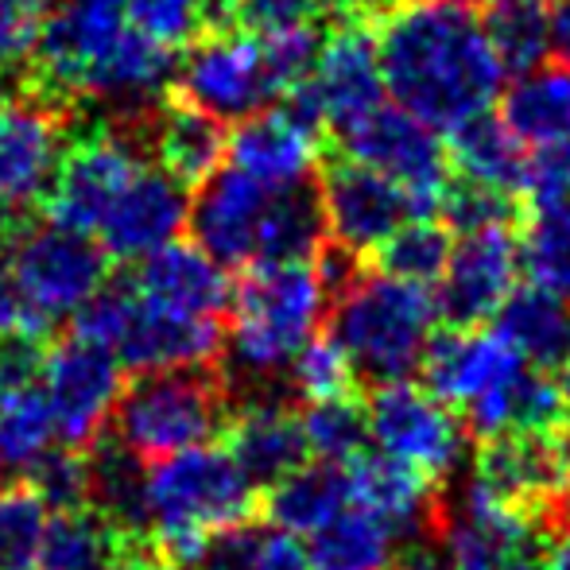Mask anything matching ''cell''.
Masks as SVG:
<instances>
[{
    "label": "cell",
    "instance_id": "6da1fadb",
    "mask_svg": "<svg viewBox=\"0 0 570 570\" xmlns=\"http://www.w3.org/2000/svg\"><path fill=\"white\" fill-rule=\"evenodd\" d=\"M384 90L431 128L485 114L501 94L504 67L470 0H396L373 16Z\"/></svg>",
    "mask_w": 570,
    "mask_h": 570
},
{
    "label": "cell",
    "instance_id": "7a4b0ae2",
    "mask_svg": "<svg viewBox=\"0 0 570 570\" xmlns=\"http://www.w3.org/2000/svg\"><path fill=\"white\" fill-rule=\"evenodd\" d=\"M256 509V485L233 454L218 446H195L148 470L151 540L171 570H195L214 535L248 524Z\"/></svg>",
    "mask_w": 570,
    "mask_h": 570
},
{
    "label": "cell",
    "instance_id": "3957f363",
    "mask_svg": "<svg viewBox=\"0 0 570 570\" xmlns=\"http://www.w3.org/2000/svg\"><path fill=\"white\" fill-rule=\"evenodd\" d=\"M331 303L311 261H256L233 284L229 365L237 376H272L315 338Z\"/></svg>",
    "mask_w": 570,
    "mask_h": 570
},
{
    "label": "cell",
    "instance_id": "277c9868",
    "mask_svg": "<svg viewBox=\"0 0 570 570\" xmlns=\"http://www.w3.org/2000/svg\"><path fill=\"white\" fill-rule=\"evenodd\" d=\"M435 318L439 303L428 287L365 268L334 299L331 334L345 345L361 376L392 384L420 368Z\"/></svg>",
    "mask_w": 570,
    "mask_h": 570
},
{
    "label": "cell",
    "instance_id": "5b68a950",
    "mask_svg": "<svg viewBox=\"0 0 570 570\" xmlns=\"http://www.w3.org/2000/svg\"><path fill=\"white\" fill-rule=\"evenodd\" d=\"M233 415V392L210 368L140 373L114 412V435L144 462L195 451L218 439Z\"/></svg>",
    "mask_w": 570,
    "mask_h": 570
},
{
    "label": "cell",
    "instance_id": "8992f818",
    "mask_svg": "<svg viewBox=\"0 0 570 570\" xmlns=\"http://www.w3.org/2000/svg\"><path fill=\"white\" fill-rule=\"evenodd\" d=\"M144 151L148 136L140 120H98L82 128L43 198L47 222L75 233H101L117 198L148 167Z\"/></svg>",
    "mask_w": 570,
    "mask_h": 570
},
{
    "label": "cell",
    "instance_id": "52a82bcc",
    "mask_svg": "<svg viewBox=\"0 0 570 570\" xmlns=\"http://www.w3.org/2000/svg\"><path fill=\"white\" fill-rule=\"evenodd\" d=\"M12 272L28 307L31 338H43L55 323L75 318L109 284V253L90 233L47 222L20 233L12 245Z\"/></svg>",
    "mask_w": 570,
    "mask_h": 570
},
{
    "label": "cell",
    "instance_id": "ba28073f",
    "mask_svg": "<svg viewBox=\"0 0 570 570\" xmlns=\"http://www.w3.org/2000/svg\"><path fill=\"white\" fill-rule=\"evenodd\" d=\"M381 98L384 75L373 20L357 12H342L326 31L311 78H303L295 90L284 94V109L315 132H323V128L345 132L361 117L381 109Z\"/></svg>",
    "mask_w": 570,
    "mask_h": 570
},
{
    "label": "cell",
    "instance_id": "9c48e42d",
    "mask_svg": "<svg viewBox=\"0 0 570 570\" xmlns=\"http://www.w3.org/2000/svg\"><path fill=\"white\" fill-rule=\"evenodd\" d=\"M431 535L454 570H548L543 520L493 501L478 485L439 493Z\"/></svg>",
    "mask_w": 570,
    "mask_h": 570
},
{
    "label": "cell",
    "instance_id": "30bf717a",
    "mask_svg": "<svg viewBox=\"0 0 570 570\" xmlns=\"http://www.w3.org/2000/svg\"><path fill=\"white\" fill-rule=\"evenodd\" d=\"M128 28L132 23L120 0H62L47 20L36 59L23 70V86H31L28 98L70 117L82 106L86 82L98 62Z\"/></svg>",
    "mask_w": 570,
    "mask_h": 570
},
{
    "label": "cell",
    "instance_id": "8fae6325",
    "mask_svg": "<svg viewBox=\"0 0 570 570\" xmlns=\"http://www.w3.org/2000/svg\"><path fill=\"white\" fill-rule=\"evenodd\" d=\"M338 140L342 156H350L361 167H373L384 179L404 187V195L412 198V218H439L454 171L446 148L435 140V128L400 106H381L338 132Z\"/></svg>",
    "mask_w": 570,
    "mask_h": 570
},
{
    "label": "cell",
    "instance_id": "7c38bea8",
    "mask_svg": "<svg viewBox=\"0 0 570 570\" xmlns=\"http://www.w3.org/2000/svg\"><path fill=\"white\" fill-rule=\"evenodd\" d=\"M171 98L203 109L214 120H248L279 98V86L264 62L256 36L237 28H218L203 36L175 70Z\"/></svg>",
    "mask_w": 570,
    "mask_h": 570
},
{
    "label": "cell",
    "instance_id": "4fadbf2b",
    "mask_svg": "<svg viewBox=\"0 0 570 570\" xmlns=\"http://www.w3.org/2000/svg\"><path fill=\"white\" fill-rule=\"evenodd\" d=\"M120 368L125 365L117 361V353L78 338V334L55 342L43 353L39 389L51 404L62 446L90 451L106 435V423H114V412L120 396H125V373Z\"/></svg>",
    "mask_w": 570,
    "mask_h": 570
},
{
    "label": "cell",
    "instance_id": "5bb4252c",
    "mask_svg": "<svg viewBox=\"0 0 570 570\" xmlns=\"http://www.w3.org/2000/svg\"><path fill=\"white\" fill-rule=\"evenodd\" d=\"M365 407L368 435L381 443V454L412 465L431 481L446 478L454 470L458 454H462L465 428L454 420L451 407L431 396L423 384H376Z\"/></svg>",
    "mask_w": 570,
    "mask_h": 570
},
{
    "label": "cell",
    "instance_id": "9a60e30c",
    "mask_svg": "<svg viewBox=\"0 0 570 570\" xmlns=\"http://www.w3.org/2000/svg\"><path fill=\"white\" fill-rule=\"evenodd\" d=\"M318 198H323L326 233L334 245L350 248L365 261L384 237H392L412 214V198L404 187L384 179L373 167L353 164L350 156H331L318 175Z\"/></svg>",
    "mask_w": 570,
    "mask_h": 570
},
{
    "label": "cell",
    "instance_id": "2e32d148",
    "mask_svg": "<svg viewBox=\"0 0 570 570\" xmlns=\"http://www.w3.org/2000/svg\"><path fill=\"white\" fill-rule=\"evenodd\" d=\"M520 268V226H497L470 233L454 248L446 276L439 279V318L454 331H478L485 318L517 292Z\"/></svg>",
    "mask_w": 570,
    "mask_h": 570
},
{
    "label": "cell",
    "instance_id": "e0dca14e",
    "mask_svg": "<svg viewBox=\"0 0 570 570\" xmlns=\"http://www.w3.org/2000/svg\"><path fill=\"white\" fill-rule=\"evenodd\" d=\"M67 114L36 98L0 106V210L23 214L43 203L67 156Z\"/></svg>",
    "mask_w": 570,
    "mask_h": 570
},
{
    "label": "cell",
    "instance_id": "ac0fdd59",
    "mask_svg": "<svg viewBox=\"0 0 570 570\" xmlns=\"http://www.w3.org/2000/svg\"><path fill=\"white\" fill-rule=\"evenodd\" d=\"M517 373L520 353L501 334L485 331H454V326H446V331L431 334L428 350L420 357L423 389L435 400H443L451 412H465V407L478 404L493 389H501Z\"/></svg>",
    "mask_w": 570,
    "mask_h": 570
},
{
    "label": "cell",
    "instance_id": "d6986e66",
    "mask_svg": "<svg viewBox=\"0 0 570 570\" xmlns=\"http://www.w3.org/2000/svg\"><path fill=\"white\" fill-rule=\"evenodd\" d=\"M183 226H190V198L179 179L164 167H144L128 190L117 198L114 214L101 226V248L117 261H136L159 253L179 240Z\"/></svg>",
    "mask_w": 570,
    "mask_h": 570
},
{
    "label": "cell",
    "instance_id": "ffe728a7",
    "mask_svg": "<svg viewBox=\"0 0 570 570\" xmlns=\"http://www.w3.org/2000/svg\"><path fill=\"white\" fill-rule=\"evenodd\" d=\"M229 167L264 187L268 195L307 187L318 164V132L295 120L287 109H264V114L240 120L229 132Z\"/></svg>",
    "mask_w": 570,
    "mask_h": 570
},
{
    "label": "cell",
    "instance_id": "44dd1931",
    "mask_svg": "<svg viewBox=\"0 0 570 570\" xmlns=\"http://www.w3.org/2000/svg\"><path fill=\"white\" fill-rule=\"evenodd\" d=\"M140 295V292H136ZM226 353L222 323L187 318L148 303L140 295L125 338L117 345V361L132 373H171V368H210Z\"/></svg>",
    "mask_w": 570,
    "mask_h": 570
},
{
    "label": "cell",
    "instance_id": "7402d4cb",
    "mask_svg": "<svg viewBox=\"0 0 570 570\" xmlns=\"http://www.w3.org/2000/svg\"><path fill=\"white\" fill-rule=\"evenodd\" d=\"M128 279L148 303L187 318L222 323V315L233 307V284L226 268L187 240H171L159 253L144 256Z\"/></svg>",
    "mask_w": 570,
    "mask_h": 570
},
{
    "label": "cell",
    "instance_id": "603a6c76",
    "mask_svg": "<svg viewBox=\"0 0 570 570\" xmlns=\"http://www.w3.org/2000/svg\"><path fill=\"white\" fill-rule=\"evenodd\" d=\"M268 190L256 187L248 175L222 167L218 175L203 183L195 206H190V233L206 256L226 268V264H253L261 222L268 210Z\"/></svg>",
    "mask_w": 570,
    "mask_h": 570
},
{
    "label": "cell",
    "instance_id": "cb8c5ba5",
    "mask_svg": "<svg viewBox=\"0 0 570 570\" xmlns=\"http://www.w3.org/2000/svg\"><path fill=\"white\" fill-rule=\"evenodd\" d=\"M229 454L253 485H276L287 473H295L307 462V435H303V415L287 400L248 396L233 404L226 423Z\"/></svg>",
    "mask_w": 570,
    "mask_h": 570
},
{
    "label": "cell",
    "instance_id": "d4e9b609",
    "mask_svg": "<svg viewBox=\"0 0 570 570\" xmlns=\"http://www.w3.org/2000/svg\"><path fill=\"white\" fill-rule=\"evenodd\" d=\"M345 478H350V504L381 520L396 540L435 528L439 489L412 465L389 454H361L350 462Z\"/></svg>",
    "mask_w": 570,
    "mask_h": 570
},
{
    "label": "cell",
    "instance_id": "484cf974",
    "mask_svg": "<svg viewBox=\"0 0 570 570\" xmlns=\"http://www.w3.org/2000/svg\"><path fill=\"white\" fill-rule=\"evenodd\" d=\"M144 136L159 167L183 187H203L210 175L222 171V159L229 156V136L222 120L179 98H167L159 109H151Z\"/></svg>",
    "mask_w": 570,
    "mask_h": 570
},
{
    "label": "cell",
    "instance_id": "4316f807",
    "mask_svg": "<svg viewBox=\"0 0 570 570\" xmlns=\"http://www.w3.org/2000/svg\"><path fill=\"white\" fill-rule=\"evenodd\" d=\"M465 431L473 439L509 435V431H559L563 428V384L543 368H520L517 376L465 407Z\"/></svg>",
    "mask_w": 570,
    "mask_h": 570
},
{
    "label": "cell",
    "instance_id": "83f0119b",
    "mask_svg": "<svg viewBox=\"0 0 570 570\" xmlns=\"http://www.w3.org/2000/svg\"><path fill=\"white\" fill-rule=\"evenodd\" d=\"M497 334L532 368L563 373L570 365V303L535 284L517 287L497 311Z\"/></svg>",
    "mask_w": 570,
    "mask_h": 570
},
{
    "label": "cell",
    "instance_id": "f1b7e54d",
    "mask_svg": "<svg viewBox=\"0 0 570 570\" xmlns=\"http://www.w3.org/2000/svg\"><path fill=\"white\" fill-rule=\"evenodd\" d=\"M345 509H350V478L342 465L331 462L299 465L261 497V512L268 517V524L292 535H315Z\"/></svg>",
    "mask_w": 570,
    "mask_h": 570
},
{
    "label": "cell",
    "instance_id": "f546056e",
    "mask_svg": "<svg viewBox=\"0 0 570 570\" xmlns=\"http://www.w3.org/2000/svg\"><path fill=\"white\" fill-rule=\"evenodd\" d=\"M86 462H90V509L101 512L120 535H151L144 458L128 451L117 435H101L86 451Z\"/></svg>",
    "mask_w": 570,
    "mask_h": 570
},
{
    "label": "cell",
    "instance_id": "4dcf8cb0",
    "mask_svg": "<svg viewBox=\"0 0 570 570\" xmlns=\"http://www.w3.org/2000/svg\"><path fill=\"white\" fill-rule=\"evenodd\" d=\"M446 159H451V171L458 179L485 183V187L509 190V195L520 198L528 159L520 151V140L509 132V125L489 109L451 128Z\"/></svg>",
    "mask_w": 570,
    "mask_h": 570
},
{
    "label": "cell",
    "instance_id": "1f68e13d",
    "mask_svg": "<svg viewBox=\"0 0 570 570\" xmlns=\"http://www.w3.org/2000/svg\"><path fill=\"white\" fill-rule=\"evenodd\" d=\"M501 120L509 132L535 148L570 140V67H540L504 94Z\"/></svg>",
    "mask_w": 570,
    "mask_h": 570
},
{
    "label": "cell",
    "instance_id": "d6a6232c",
    "mask_svg": "<svg viewBox=\"0 0 570 570\" xmlns=\"http://www.w3.org/2000/svg\"><path fill=\"white\" fill-rule=\"evenodd\" d=\"M551 20L556 12L548 8V0H485L481 4V28L504 75L524 78L540 70L551 47Z\"/></svg>",
    "mask_w": 570,
    "mask_h": 570
},
{
    "label": "cell",
    "instance_id": "836d02e7",
    "mask_svg": "<svg viewBox=\"0 0 570 570\" xmlns=\"http://www.w3.org/2000/svg\"><path fill=\"white\" fill-rule=\"evenodd\" d=\"M311 570H392L396 567V535L350 504L345 512L311 535Z\"/></svg>",
    "mask_w": 570,
    "mask_h": 570
},
{
    "label": "cell",
    "instance_id": "e575fe53",
    "mask_svg": "<svg viewBox=\"0 0 570 570\" xmlns=\"http://www.w3.org/2000/svg\"><path fill=\"white\" fill-rule=\"evenodd\" d=\"M326 240H331V233H326L323 198L307 183V187L268 198L261 240H256V261H318Z\"/></svg>",
    "mask_w": 570,
    "mask_h": 570
},
{
    "label": "cell",
    "instance_id": "d590c367",
    "mask_svg": "<svg viewBox=\"0 0 570 570\" xmlns=\"http://www.w3.org/2000/svg\"><path fill=\"white\" fill-rule=\"evenodd\" d=\"M451 256H454V245H451L446 222L412 218L365 256V268L381 272V276H392V279H404V284L428 287L446 276Z\"/></svg>",
    "mask_w": 570,
    "mask_h": 570
},
{
    "label": "cell",
    "instance_id": "8d00e7d4",
    "mask_svg": "<svg viewBox=\"0 0 570 570\" xmlns=\"http://www.w3.org/2000/svg\"><path fill=\"white\" fill-rule=\"evenodd\" d=\"M55 415L39 384H20L0 396V473L28 478L55 451Z\"/></svg>",
    "mask_w": 570,
    "mask_h": 570
},
{
    "label": "cell",
    "instance_id": "74e56055",
    "mask_svg": "<svg viewBox=\"0 0 570 570\" xmlns=\"http://www.w3.org/2000/svg\"><path fill=\"white\" fill-rule=\"evenodd\" d=\"M120 540L125 535L94 509L55 512L36 570H109Z\"/></svg>",
    "mask_w": 570,
    "mask_h": 570
},
{
    "label": "cell",
    "instance_id": "f35d334b",
    "mask_svg": "<svg viewBox=\"0 0 570 570\" xmlns=\"http://www.w3.org/2000/svg\"><path fill=\"white\" fill-rule=\"evenodd\" d=\"M520 264L543 292L570 303V203L528 210L520 222Z\"/></svg>",
    "mask_w": 570,
    "mask_h": 570
},
{
    "label": "cell",
    "instance_id": "ab89813d",
    "mask_svg": "<svg viewBox=\"0 0 570 570\" xmlns=\"http://www.w3.org/2000/svg\"><path fill=\"white\" fill-rule=\"evenodd\" d=\"M120 8L136 31L171 51L195 47L203 36L222 28V4L214 0H120Z\"/></svg>",
    "mask_w": 570,
    "mask_h": 570
},
{
    "label": "cell",
    "instance_id": "60d3db41",
    "mask_svg": "<svg viewBox=\"0 0 570 570\" xmlns=\"http://www.w3.org/2000/svg\"><path fill=\"white\" fill-rule=\"evenodd\" d=\"M303 415V435H307V451L318 462L345 465L353 458L365 454L368 443V407L357 396L323 400V404H307Z\"/></svg>",
    "mask_w": 570,
    "mask_h": 570
},
{
    "label": "cell",
    "instance_id": "b9f144b4",
    "mask_svg": "<svg viewBox=\"0 0 570 570\" xmlns=\"http://www.w3.org/2000/svg\"><path fill=\"white\" fill-rule=\"evenodd\" d=\"M47 524L43 497L28 481L0 485V570H36Z\"/></svg>",
    "mask_w": 570,
    "mask_h": 570
},
{
    "label": "cell",
    "instance_id": "7bdbcfd3",
    "mask_svg": "<svg viewBox=\"0 0 570 570\" xmlns=\"http://www.w3.org/2000/svg\"><path fill=\"white\" fill-rule=\"evenodd\" d=\"M357 365L345 353V345L334 334H315L299 353L292 357V389L307 404H323V400L357 396Z\"/></svg>",
    "mask_w": 570,
    "mask_h": 570
},
{
    "label": "cell",
    "instance_id": "ee69618b",
    "mask_svg": "<svg viewBox=\"0 0 570 570\" xmlns=\"http://www.w3.org/2000/svg\"><path fill=\"white\" fill-rule=\"evenodd\" d=\"M342 12V0H222V28L276 36L295 28H323Z\"/></svg>",
    "mask_w": 570,
    "mask_h": 570
},
{
    "label": "cell",
    "instance_id": "f6af8a7d",
    "mask_svg": "<svg viewBox=\"0 0 570 570\" xmlns=\"http://www.w3.org/2000/svg\"><path fill=\"white\" fill-rule=\"evenodd\" d=\"M524 214H528L524 198L509 195V190L485 187V183L458 179V175H451L443 206H439V218L446 222V229H458L465 237L497 226H520Z\"/></svg>",
    "mask_w": 570,
    "mask_h": 570
},
{
    "label": "cell",
    "instance_id": "bcb514c9",
    "mask_svg": "<svg viewBox=\"0 0 570 570\" xmlns=\"http://www.w3.org/2000/svg\"><path fill=\"white\" fill-rule=\"evenodd\" d=\"M31 489L43 497L47 509L55 512H75V509H90V462H86V451H70V446H59L28 473Z\"/></svg>",
    "mask_w": 570,
    "mask_h": 570
},
{
    "label": "cell",
    "instance_id": "7dc6e473",
    "mask_svg": "<svg viewBox=\"0 0 570 570\" xmlns=\"http://www.w3.org/2000/svg\"><path fill=\"white\" fill-rule=\"evenodd\" d=\"M136 299H140V295H136L132 279H114V284L101 287V292L75 315V334L94 345H101V350L117 353L128 323H132Z\"/></svg>",
    "mask_w": 570,
    "mask_h": 570
},
{
    "label": "cell",
    "instance_id": "c3c4849f",
    "mask_svg": "<svg viewBox=\"0 0 570 570\" xmlns=\"http://www.w3.org/2000/svg\"><path fill=\"white\" fill-rule=\"evenodd\" d=\"M51 20V0H0V70H28Z\"/></svg>",
    "mask_w": 570,
    "mask_h": 570
},
{
    "label": "cell",
    "instance_id": "681fc988",
    "mask_svg": "<svg viewBox=\"0 0 570 570\" xmlns=\"http://www.w3.org/2000/svg\"><path fill=\"white\" fill-rule=\"evenodd\" d=\"M528 210L540 206L570 203V140L535 148V156L524 167V187H520Z\"/></svg>",
    "mask_w": 570,
    "mask_h": 570
},
{
    "label": "cell",
    "instance_id": "f907efd6",
    "mask_svg": "<svg viewBox=\"0 0 570 570\" xmlns=\"http://www.w3.org/2000/svg\"><path fill=\"white\" fill-rule=\"evenodd\" d=\"M248 570H311V556L292 532L268 528V532H256Z\"/></svg>",
    "mask_w": 570,
    "mask_h": 570
},
{
    "label": "cell",
    "instance_id": "816d5d0a",
    "mask_svg": "<svg viewBox=\"0 0 570 570\" xmlns=\"http://www.w3.org/2000/svg\"><path fill=\"white\" fill-rule=\"evenodd\" d=\"M16 334H28V307H23V295H20V284H16V272H12V261L0 256V342L16 338Z\"/></svg>",
    "mask_w": 570,
    "mask_h": 570
},
{
    "label": "cell",
    "instance_id": "f5cc1de1",
    "mask_svg": "<svg viewBox=\"0 0 570 570\" xmlns=\"http://www.w3.org/2000/svg\"><path fill=\"white\" fill-rule=\"evenodd\" d=\"M109 570H171V563L159 556V548H156L151 535H125Z\"/></svg>",
    "mask_w": 570,
    "mask_h": 570
},
{
    "label": "cell",
    "instance_id": "db71d44e",
    "mask_svg": "<svg viewBox=\"0 0 570 570\" xmlns=\"http://www.w3.org/2000/svg\"><path fill=\"white\" fill-rule=\"evenodd\" d=\"M392 570H454V563L446 559V551L439 543H412Z\"/></svg>",
    "mask_w": 570,
    "mask_h": 570
},
{
    "label": "cell",
    "instance_id": "11a10c76",
    "mask_svg": "<svg viewBox=\"0 0 570 570\" xmlns=\"http://www.w3.org/2000/svg\"><path fill=\"white\" fill-rule=\"evenodd\" d=\"M551 47L559 51V62L570 67V0L556 8V20H551Z\"/></svg>",
    "mask_w": 570,
    "mask_h": 570
},
{
    "label": "cell",
    "instance_id": "9f6ffc18",
    "mask_svg": "<svg viewBox=\"0 0 570 570\" xmlns=\"http://www.w3.org/2000/svg\"><path fill=\"white\" fill-rule=\"evenodd\" d=\"M559 384H563V431L570 435V365L563 368V381Z\"/></svg>",
    "mask_w": 570,
    "mask_h": 570
},
{
    "label": "cell",
    "instance_id": "6f0895ef",
    "mask_svg": "<svg viewBox=\"0 0 570 570\" xmlns=\"http://www.w3.org/2000/svg\"><path fill=\"white\" fill-rule=\"evenodd\" d=\"M8 392V381H4V368H0V396Z\"/></svg>",
    "mask_w": 570,
    "mask_h": 570
},
{
    "label": "cell",
    "instance_id": "680465c9",
    "mask_svg": "<svg viewBox=\"0 0 570 570\" xmlns=\"http://www.w3.org/2000/svg\"><path fill=\"white\" fill-rule=\"evenodd\" d=\"M0 106H4V90H0Z\"/></svg>",
    "mask_w": 570,
    "mask_h": 570
},
{
    "label": "cell",
    "instance_id": "91938a15",
    "mask_svg": "<svg viewBox=\"0 0 570 570\" xmlns=\"http://www.w3.org/2000/svg\"><path fill=\"white\" fill-rule=\"evenodd\" d=\"M470 4H485V0H470Z\"/></svg>",
    "mask_w": 570,
    "mask_h": 570
},
{
    "label": "cell",
    "instance_id": "94428289",
    "mask_svg": "<svg viewBox=\"0 0 570 570\" xmlns=\"http://www.w3.org/2000/svg\"><path fill=\"white\" fill-rule=\"evenodd\" d=\"M195 570H198V567H195Z\"/></svg>",
    "mask_w": 570,
    "mask_h": 570
}]
</instances>
